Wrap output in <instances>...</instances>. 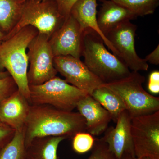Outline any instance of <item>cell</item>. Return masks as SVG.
I'll list each match as a JSON object with an SVG mask.
<instances>
[{
    "label": "cell",
    "instance_id": "obj_1",
    "mask_svg": "<svg viewBox=\"0 0 159 159\" xmlns=\"http://www.w3.org/2000/svg\"><path fill=\"white\" fill-rule=\"evenodd\" d=\"M24 130L26 147L39 137L73 138L76 134L86 131L85 120L79 112L49 105H30Z\"/></svg>",
    "mask_w": 159,
    "mask_h": 159
},
{
    "label": "cell",
    "instance_id": "obj_2",
    "mask_svg": "<svg viewBox=\"0 0 159 159\" xmlns=\"http://www.w3.org/2000/svg\"><path fill=\"white\" fill-rule=\"evenodd\" d=\"M38 33L33 26H26L4 39L0 44V71L6 70L16 83L18 91L28 100L30 95L27 78L29 63L26 50Z\"/></svg>",
    "mask_w": 159,
    "mask_h": 159
},
{
    "label": "cell",
    "instance_id": "obj_3",
    "mask_svg": "<svg viewBox=\"0 0 159 159\" xmlns=\"http://www.w3.org/2000/svg\"><path fill=\"white\" fill-rule=\"evenodd\" d=\"M82 56L85 65L103 84L116 81L130 74L127 66L107 51L103 40L92 29L84 31Z\"/></svg>",
    "mask_w": 159,
    "mask_h": 159
},
{
    "label": "cell",
    "instance_id": "obj_4",
    "mask_svg": "<svg viewBox=\"0 0 159 159\" xmlns=\"http://www.w3.org/2000/svg\"><path fill=\"white\" fill-rule=\"evenodd\" d=\"M145 77L132 71L127 77L103 84L122 100L131 118L153 113L159 111V98L148 93L142 87Z\"/></svg>",
    "mask_w": 159,
    "mask_h": 159
},
{
    "label": "cell",
    "instance_id": "obj_5",
    "mask_svg": "<svg viewBox=\"0 0 159 159\" xmlns=\"http://www.w3.org/2000/svg\"><path fill=\"white\" fill-rule=\"evenodd\" d=\"M29 87L30 105H49L68 111H73L78 102L89 95L56 76L43 84Z\"/></svg>",
    "mask_w": 159,
    "mask_h": 159
},
{
    "label": "cell",
    "instance_id": "obj_6",
    "mask_svg": "<svg viewBox=\"0 0 159 159\" xmlns=\"http://www.w3.org/2000/svg\"><path fill=\"white\" fill-rule=\"evenodd\" d=\"M66 18L59 12L54 0H26L18 22L11 32L5 35L4 40L27 26H33L39 32L50 38L61 27Z\"/></svg>",
    "mask_w": 159,
    "mask_h": 159
},
{
    "label": "cell",
    "instance_id": "obj_7",
    "mask_svg": "<svg viewBox=\"0 0 159 159\" xmlns=\"http://www.w3.org/2000/svg\"><path fill=\"white\" fill-rule=\"evenodd\" d=\"M50 37L39 32L28 46V55L30 68L27 78L29 85H37L56 77L57 72L54 65V55Z\"/></svg>",
    "mask_w": 159,
    "mask_h": 159
},
{
    "label": "cell",
    "instance_id": "obj_8",
    "mask_svg": "<svg viewBox=\"0 0 159 159\" xmlns=\"http://www.w3.org/2000/svg\"><path fill=\"white\" fill-rule=\"evenodd\" d=\"M131 132L137 157L159 159V111L132 118Z\"/></svg>",
    "mask_w": 159,
    "mask_h": 159
},
{
    "label": "cell",
    "instance_id": "obj_9",
    "mask_svg": "<svg viewBox=\"0 0 159 159\" xmlns=\"http://www.w3.org/2000/svg\"><path fill=\"white\" fill-rule=\"evenodd\" d=\"M137 26L127 21L120 24L105 34L115 48L117 57L132 71L148 70L149 66L145 59L139 57L135 48Z\"/></svg>",
    "mask_w": 159,
    "mask_h": 159
},
{
    "label": "cell",
    "instance_id": "obj_10",
    "mask_svg": "<svg viewBox=\"0 0 159 159\" xmlns=\"http://www.w3.org/2000/svg\"><path fill=\"white\" fill-rule=\"evenodd\" d=\"M54 65L57 73L65 78L67 82L89 95L103 84L79 58L70 55L55 56Z\"/></svg>",
    "mask_w": 159,
    "mask_h": 159
},
{
    "label": "cell",
    "instance_id": "obj_11",
    "mask_svg": "<svg viewBox=\"0 0 159 159\" xmlns=\"http://www.w3.org/2000/svg\"><path fill=\"white\" fill-rule=\"evenodd\" d=\"M84 31L70 14L49 39L54 57L70 55L80 59L82 56Z\"/></svg>",
    "mask_w": 159,
    "mask_h": 159
},
{
    "label": "cell",
    "instance_id": "obj_12",
    "mask_svg": "<svg viewBox=\"0 0 159 159\" xmlns=\"http://www.w3.org/2000/svg\"><path fill=\"white\" fill-rule=\"evenodd\" d=\"M131 118L127 111H124L119 116L116 126L107 129L102 138L116 159L125 156H135L131 132Z\"/></svg>",
    "mask_w": 159,
    "mask_h": 159
},
{
    "label": "cell",
    "instance_id": "obj_13",
    "mask_svg": "<svg viewBox=\"0 0 159 159\" xmlns=\"http://www.w3.org/2000/svg\"><path fill=\"white\" fill-rule=\"evenodd\" d=\"M30 104L18 90L0 102V122L15 131L24 130Z\"/></svg>",
    "mask_w": 159,
    "mask_h": 159
},
{
    "label": "cell",
    "instance_id": "obj_14",
    "mask_svg": "<svg viewBox=\"0 0 159 159\" xmlns=\"http://www.w3.org/2000/svg\"><path fill=\"white\" fill-rule=\"evenodd\" d=\"M79 113L85 120L86 131L93 136H99L108 128L111 117L108 111L90 95L77 103Z\"/></svg>",
    "mask_w": 159,
    "mask_h": 159
},
{
    "label": "cell",
    "instance_id": "obj_15",
    "mask_svg": "<svg viewBox=\"0 0 159 159\" xmlns=\"http://www.w3.org/2000/svg\"><path fill=\"white\" fill-rule=\"evenodd\" d=\"M97 6V0H78L72 7L70 14L77 21L83 31L90 29L96 31L103 40L106 45L117 57V53L115 48L102 33L98 26Z\"/></svg>",
    "mask_w": 159,
    "mask_h": 159
},
{
    "label": "cell",
    "instance_id": "obj_16",
    "mask_svg": "<svg viewBox=\"0 0 159 159\" xmlns=\"http://www.w3.org/2000/svg\"><path fill=\"white\" fill-rule=\"evenodd\" d=\"M99 1L102 4L97 12V23L99 29L105 35L120 24L138 17L130 10L113 0Z\"/></svg>",
    "mask_w": 159,
    "mask_h": 159
},
{
    "label": "cell",
    "instance_id": "obj_17",
    "mask_svg": "<svg viewBox=\"0 0 159 159\" xmlns=\"http://www.w3.org/2000/svg\"><path fill=\"white\" fill-rule=\"evenodd\" d=\"M64 137L35 138L26 146L25 159H58L57 149Z\"/></svg>",
    "mask_w": 159,
    "mask_h": 159
},
{
    "label": "cell",
    "instance_id": "obj_18",
    "mask_svg": "<svg viewBox=\"0 0 159 159\" xmlns=\"http://www.w3.org/2000/svg\"><path fill=\"white\" fill-rule=\"evenodd\" d=\"M25 1L0 0V31L5 35L17 24Z\"/></svg>",
    "mask_w": 159,
    "mask_h": 159
},
{
    "label": "cell",
    "instance_id": "obj_19",
    "mask_svg": "<svg viewBox=\"0 0 159 159\" xmlns=\"http://www.w3.org/2000/svg\"><path fill=\"white\" fill-rule=\"evenodd\" d=\"M91 96L108 111L112 120L116 122L120 114L126 110L125 104L116 93L104 86L95 89Z\"/></svg>",
    "mask_w": 159,
    "mask_h": 159
},
{
    "label": "cell",
    "instance_id": "obj_20",
    "mask_svg": "<svg viewBox=\"0 0 159 159\" xmlns=\"http://www.w3.org/2000/svg\"><path fill=\"white\" fill-rule=\"evenodd\" d=\"M24 130L15 131L13 138L0 151V159H25Z\"/></svg>",
    "mask_w": 159,
    "mask_h": 159
},
{
    "label": "cell",
    "instance_id": "obj_21",
    "mask_svg": "<svg viewBox=\"0 0 159 159\" xmlns=\"http://www.w3.org/2000/svg\"><path fill=\"white\" fill-rule=\"evenodd\" d=\"M133 12L137 16L154 13L159 5V0H113Z\"/></svg>",
    "mask_w": 159,
    "mask_h": 159
},
{
    "label": "cell",
    "instance_id": "obj_22",
    "mask_svg": "<svg viewBox=\"0 0 159 159\" xmlns=\"http://www.w3.org/2000/svg\"><path fill=\"white\" fill-rule=\"evenodd\" d=\"M95 140L93 136L87 132L78 133L73 138V149L77 153H85L92 149Z\"/></svg>",
    "mask_w": 159,
    "mask_h": 159
},
{
    "label": "cell",
    "instance_id": "obj_23",
    "mask_svg": "<svg viewBox=\"0 0 159 159\" xmlns=\"http://www.w3.org/2000/svg\"><path fill=\"white\" fill-rule=\"evenodd\" d=\"M88 159H116L102 138L95 139L92 153Z\"/></svg>",
    "mask_w": 159,
    "mask_h": 159
},
{
    "label": "cell",
    "instance_id": "obj_24",
    "mask_svg": "<svg viewBox=\"0 0 159 159\" xmlns=\"http://www.w3.org/2000/svg\"><path fill=\"white\" fill-rule=\"evenodd\" d=\"M17 90L16 83L11 76L0 79V102Z\"/></svg>",
    "mask_w": 159,
    "mask_h": 159
},
{
    "label": "cell",
    "instance_id": "obj_25",
    "mask_svg": "<svg viewBox=\"0 0 159 159\" xmlns=\"http://www.w3.org/2000/svg\"><path fill=\"white\" fill-rule=\"evenodd\" d=\"M15 130L3 123L0 124V145L5 146L14 136Z\"/></svg>",
    "mask_w": 159,
    "mask_h": 159
},
{
    "label": "cell",
    "instance_id": "obj_26",
    "mask_svg": "<svg viewBox=\"0 0 159 159\" xmlns=\"http://www.w3.org/2000/svg\"><path fill=\"white\" fill-rule=\"evenodd\" d=\"M61 14L66 18L70 15L71 9L78 0H54Z\"/></svg>",
    "mask_w": 159,
    "mask_h": 159
},
{
    "label": "cell",
    "instance_id": "obj_27",
    "mask_svg": "<svg viewBox=\"0 0 159 159\" xmlns=\"http://www.w3.org/2000/svg\"><path fill=\"white\" fill-rule=\"evenodd\" d=\"M145 60L152 64L158 65L159 64V46H157L151 53L145 57Z\"/></svg>",
    "mask_w": 159,
    "mask_h": 159
},
{
    "label": "cell",
    "instance_id": "obj_28",
    "mask_svg": "<svg viewBox=\"0 0 159 159\" xmlns=\"http://www.w3.org/2000/svg\"><path fill=\"white\" fill-rule=\"evenodd\" d=\"M148 83L159 84V72L158 71H154L151 73L149 76V78H148Z\"/></svg>",
    "mask_w": 159,
    "mask_h": 159
},
{
    "label": "cell",
    "instance_id": "obj_29",
    "mask_svg": "<svg viewBox=\"0 0 159 159\" xmlns=\"http://www.w3.org/2000/svg\"><path fill=\"white\" fill-rule=\"evenodd\" d=\"M9 76H11L7 71H5V72L0 71V79H4V78L9 77Z\"/></svg>",
    "mask_w": 159,
    "mask_h": 159
},
{
    "label": "cell",
    "instance_id": "obj_30",
    "mask_svg": "<svg viewBox=\"0 0 159 159\" xmlns=\"http://www.w3.org/2000/svg\"><path fill=\"white\" fill-rule=\"evenodd\" d=\"M121 159H141L137 157L136 156H125L122 157Z\"/></svg>",
    "mask_w": 159,
    "mask_h": 159
},
{
    "label": "cell",
    "instance_id": "obj_31",
    "mask_svg": "<svg viewBox=\"0 0 159 159\" xmlns=\"http://www.w3.org/2000/svg\"><path fill=\"white\" fill-rule=\"evenodd\" d=\"M5 36V34H3L1 31H0V44H1V43L4 40Z\"/></svg>",
    "mask_w": 159,
    "mask_h": 159
},
{
    "label": "cell",
    "instance_id": "obj_32",
    "mask_svg": "<svg viewBox=\"0 0 159 159\" xmlns=\"http://www.w3.org/2000/svg\"><path fill=\"white\" fill-rule=\"evenodd\" d=\"M141 159H152L149 157H143L141 158Z\"/></svg>",
    "mask_w": 159,
    "mask_h": 159
},
{
    "label": "cell",
    "instance_id": "obj_33",
    "mask_svg": "<svg viewBox=\"0 0 159 159\" xmlns=\"http://www.w3.org/2000/svg\"><path fill=\"white\" fill-rule=\"evenodd\" d=\"M4 146H3V145H0V151H1V150H2V148L3 147H4Z\"/></svg>",
    "mask_w": 159,
    "mask_h": 159
},
{
    "label": "cell",
    "instance_id": "obj_34",
    "mask_svg": "<svg viewBox=\"0 0 159 159\" xmlns=\"http://www.w3.org/2000/svg\"><path fill=\"white\" fill-rule=\"evenodd\" d=\"M36 1H39V2H40V1H45V0H36Z\"/></svg>",
    "mask_w": 159,
    "mask_h": 159
},
{
    "label": "cell",
    "instance_id": "obj_35",
    "mask_svg": "<svg viewBox=\"0 0 159 159\" xmlns=\"http://www.w3.org/2000/svg\"><path fill=\"white\" fill-rule=\"evenodd\" d=\"M1 123H2V122H0V124H1Z\"/></svg>",
    "mask_w": 159,
    "mask_h": 159
}]
</instances>
